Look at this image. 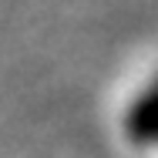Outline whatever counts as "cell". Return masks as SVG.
<instances>
[{
	"instance_id": "6da1fadb",
	"label": "cell",
	"mask_w": 158,
	"mask_h": 158,
	"mask_svg": "<svg viewBox=\"0 0 158 158\" xmlns=\"http://www.w3.org/2000/svg\"><path fill=\"white\" fill-rule=\"evenodd\" d=\"M125 131L135 145H158V77L131 101L125 114Z\"/></svg>"
}]
</instances>
